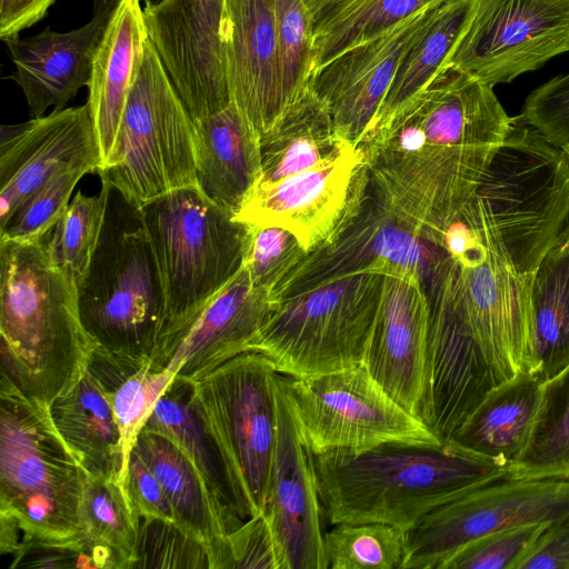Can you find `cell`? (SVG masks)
<instances>
[{
	"mask_svg": "<svg viewBox=\"0 0 569 569\" xmlns=\"http://www.w3.org/2000/svg\"><path fill=\"white\" fill-rule=\"evenodd\" d=\"M512 122L492 87L446 64L358 148L378 197L426 238H438Z\"/></svg>",
	"mask_w": 569,
	"mask_h": 569,
	"instance_id": "6da1fadb",
	"label": "cell"
},
{
	"mask_svg": "<svg viewBox=\"0 0 569 569\" xmlns=\"http://www.w3.org/2000/svg\"><path fill=\"white\" fill-rule=\"evenodd\" d=\"M568 222L567 157L517 117L445 229L441 247L461 267L492 257L532 274Z\"/></svg>",
	"mask_w": 569,
	"mask_h": 569,
	"instance_id": "7a4b0ae2",
	"label": "cell"
},
{
	"mask_svg": "<svg viewBox=\"0 0 569 569\" xmlns=\"http://www.w3.org/2000/svg\"><path fill=\"white\" fill-rule=\"evenodd\" d=\"M322 513L340 522H381L408 531L438 506L511 466L451 442L391 441L313 455Z\"/></svg>",
	"mask_w": 569,
	"mask_h": 569,
	"instance_id": "3957f363",
	"label": "cell"
},
{
	"mask_svg": "<svg viewBox=\"0 0 569 569\" xmlns=\"http://www.w3.org/2000/svg\"><path fill=\"white\" fill-rule=\"evenodd\" d=\"M47 237L0 239L1 372L46 405L84 376L96 341L82 326L74 280L53 264Z\"/></svg>",
	"mask_w": 569,
	"mask_h": 569,
	"instance_id": "277c9868",
	"label": "cell"
},
{
	"mask_svg": "<svg viewBox=\"0 0 569 569\" xmlns=\"http://www.w3.org/2000/svg\"><path fill=\"white\" fill-rule=\"evenodd\" d=\"M101 182L106 210L89 263L76 282L79 316L98 347L153 360L167 320L160 268L141 206Z\"/></svg>",
	"mask_w": 569,
	"mask_h": 569,
	"instance_id": "5b68a950",
	"label": "cell"
},
{
	"mask_svg": "<svg viewBox=\"0 0 569 569\" xmlns=\"http://www.w3.org/2000/svg\"><path fill=\"white\" fill-rule=\"evenodd\" d=\"M84 470L56 430L48 405L0 379V516L22 540H79Z\"/></svg>",
	"mask_w": 569,
	"mask_h": 569,
	"instance_id": "8992f818",
	"label": "cell"
},
{
	"mask_svg": "<svg viewBox=\"0 0 569 569\" xmlns=\"http://www.w3.org/2000/svg\"><path fill=\"white\" fill-rule=\"evenodd\" d=\"M141 211L167 300L160 348L242 269L251 226L213 203L197 186L157 197Z\"/></svg>",
	"mask_w": 569,
	"mask_h": 569,
	"instance_id": "52a82bcc",
	"label": "cell"
},
{
	"mask_svg": "<svg viewBox=\"0 0 569 569\" xmlns=\"http://www.w3.org/2000/svg\"><path fill=\"white\" fill-rule=\"evenodd\" d=\"M382 283L381 273H353L278 300L250 351L300 379L362 366Z\"/></svg>",
	"mask_w": 569,
	"mask_h": 569,
	"instance_id": "ba28073f",
	"label": "cell"
},
{
	"mask_svg": "<svg viewBox=\"0 0 569 569\" xmlns=\"http://www.w3.org/2000/svg\"><path fill=\"white\" fill-rule=\"evenodd\" d=\"M98 173L140 206L196 186L194 123L150 38L111 153Z\"/></svg>",
	"mask_w": 569,
	"mask_h": 569,
	"instance_id": "9c48e42d",
	"label": "cell"
},
{
	"mask_svg": "<svg viewBox=\"0 0 569 569\" xmlns=\"http://www.w3.org/2000/svg\"><path fill=\"white\" fill-rule=\"evenodd\" d=\"M273 363L242 352L192 380L196 408L226 468L243 520L263 512L276 446Z\"/></svg>",
	"mask_w": 569,
	"mask_h": 569,
	"instance_id": "30bf717a",
	"label": "cell"
},
{
	"mask_svg": "<svg viewBox=\"0 0 569 569\" xmlns=\"http://www.w3.org/2000/svg\"><path fill=\"white\" fill-rule=\"evenodd\" d=\"M455 267L442 248L389 208L367 183L351 213L333 236L310 251L273 292L280 300L328 280L353 273L419 277L429 299Z\"/></svg>",
	"mask_w": 569,
	"mask_h": 569,
	"instance_id": "8fae6325",
	"label": "cell"
},
{
	"mask_svg": "<svg viewBox=\"0 0 569 569\" xmlns=\"http://www.w3.org/2000/svg\"><path fill=\"white\" fill-rule=\"evenodd\" d=\"M281 379L301 437L313 455L391 441L441 442L363 365L302 379L281 375Z\"/></svg>",
	"mask_w": 569,
	"mask_h": 569,
	"instance_id": "7c38bea8",
	"label": "cell"
},
{
	"mask_svg": "<svg viewBox=\"0 0 569 569\" xmlns=\"http://www.w3.org/2000/svg\"><path fill=\"white\" fill-rule=\"evenodd\" d=\"M568 518L569 477H517L510 469L425 515L407 531L401 569H442L485 535Z\"/></svg>",
	"mask_w": 569,
	"mask_h": 569,
	"instance_id": "4fadbf2b",
	"label": "cell"
},
{
	"mask_svg": "<svg viewBox=\"0 0 569 569\" xmlns=\"http://www.w3.org/2000/svg\"><path fill=\"white\" fill-rule=\"evenodd\" d=\"M569 51V0H477L447 64L495 87Z\"/></svg>",
	"mask_w": 569,
	"mask_h": 569,
	"instance_id": "5bb4252c",
	"label": "cell"
},
{
	"mask_svg": "<svg viewBox=\"0 0 569 569\" xmlns=\"http://www.w3.org/2000/svg\"><path fill=\"white\" fill-rule=\"evenodd\" d=\"M531 278L487 257L472 267L456 263L446 281L455 307L500 386L532 368Z\"/></svg>",
	"mask_w": 569,
	"mask_h": 569,
	"instance_id": "9a60e30c",
	"label": "cell"
},
{
	"mask_svg": "<svg viewBox=\"0 0 569 569\" xmlns=\"http://www.w3.org/2000/svg\"><path fill=\"white\" fill-rule=\"evenodd\" d=\"M368 180L365 153L340 158L272 183H259L234 218L289 230L310 252L329 240L356 207Z\"/></svg>",
	"mask_w": 569,
	"mask_h": 569,
	"instance_id": "2e32d148",
	"label": "cell"
},
{
	"mask_svg": "<svg viewBox=\"0 0 569 569\" xmlns=\"http://www.w3.org/2000/svg\"><path fill=\"white\" fill-rule=\"evenodd\" d=\"M441 4L425 8L311 70L308 87L326 107L339 137L350 146L358 148L363 140L403 54Z\"/></svg>",
	"mask_w": 569,
	"mask_h": 569,
	"instance_id": "e0dca14e",
	"label": "cell"
},
{
	"mask_svg": "<svg viewBox=\"0 0 569 569\" xmlns=\"http://www.w3.org/2000/svg\"><path fill=\"white\" fill-rule=\"evenodd\" d=\"M102 156L88 103L1 127L0 230L51 178L72 169L99 171Z\"/></svg>",
	"mask_w": 569,
	"mask_h": 569,
	"instance_id": "ac0fdd59",
	"label": "cell"
},
{
	"mask_svg": "<svg viewBox=\"0 0 569 569\" xmlns=\"http://www.w3.org/2000/svg\"><path fill=\"white\" fill-rule=\"evenodd\" d=\"M274 391L276 446L262 513L276 538L283 569H327L313 453L301 437L279 372Z\"/></svg>",
	"mask_w": 569,
	"mask_h": 569,
	"instance_id": "d6986e66",
	"label": "cell"
},
{
	"mask_svg": "<svg viewBox=\"0 0 569 569\" xmlns=\"http://www.w3.org/2000/svg\"><path fill=\"white\" fill-rule=\"evenodd\" d=\"M222 0H166L143 9L149 38L193 121L231 102L219 39Z\"/></svg>",
	"mask_w": 569,
	"mask_h": 569,
	"instance_id": "ffe728a7",
	"label": "cell"
},
{
	"mask_svg": "<svg viewBox=\"0 0 569 569\" xmlns=\"http://www.w3.org/2000/svg\"><path fill=\"white\" fill-rule=\"evenodd\" d=\"M219 39L231 101L260 139L286 111L273 0H222Z\"/></svg>",
	"mask_w": 569,
	"mask_h": 569,
	"instance_id": "44dd1931",
	"label": "cell"
},
{
	"mask_svg": "<svg viewBox=\"0 0 569 569\" xmlns=\"http://www.w3.org/2000/svg\"><path fill=\"white\" fill-rule=\"evenodd\" d=\"M278 300L256 288L242 269L159 348L153 361L196 380L250 351Z\"/></svg>",
	"mask_w": 569,
	"mask_h": 569,
	"instance_id": "7402d4cb",
	"label": "cell"
},
{
	"mask_svg": "<svg viewBox=\"0 0 569 569\" xmlns=\"http://www.w3.org/2000/svg\"><path fill=\"white\" fill-rule=\"evenodd\" d=\"M429 322L430 301L422 280L383 274L379 311L363 366L396 402L419 419Z\"/></svg>",
	"mask_w": 569,
	"mask_h": 569,
	"instance_id": "603a6c76",
	"label": "cell"
},
{
	"mask_svg": "<svg viewBox=\"0 0 569 569\" xmlns=\"http://www.w3.org/2000/svg\"><path fill=\"white\" fill-rule=\"evenodd\" d=\"M114 6H100L83 27L4 40L14 64L11 78L21 88L29 114L39 118L53 107L64 109L78 90L88 87L93 60Z\"/></svg>",
	"mask_w": 569,
	"mask_h": 569,
	"instance_id": "cb8c5ba5",
	"label": "cell"
},
{
	"mask_svg": "<svg viewBox=\"0 0 569 569\" xmlns=\"http://www.w3.org/2000/svg\"><path fill=\"white\" fill-rule=\"evenodd\" d=\"M193 123L196 186L236 216L261 178L259 137L232 101Z\"/></svg>",
	"mask_w": 569,
	"mask_h": 569,
	"instance_id": "d4e9b609",
	"label": "cell"
},
{
	"mask_svg": "<svg viewBox=\"0 0 569 569\" xmlns=\"http://www.w3.org/2000/svg\"><path fill=\"white\" fill-rule=\"evenodd\" d=\"M148 38L141 1L118 0L97 50L88 84L87 103L102 156V167L111 153L139 57Z\"/></svg>",
	"mask_w": 569,
	"mask_h": 569,
	"instance_id": "484cf974",
	"label": "cell"
},
{
	"mask_svg": "<svg viewBox=\"0 0 569 569\" xmlns=\"http://www.w3.org/2000/svg\"><path fill=\"white\" fill-rule=\"evenodd\" d=\"M138 451L166 493L176 522L211 549L246 520L210 490L191 460L162 433L142 429Z\"/></svg>",
	"mask_w": 569,
	"mask_h": 569,
	"instance_id": "4316f807",
	"label": "cell"
},
{
	"mask_svg": "<svg viewBox=\"0 0 569 569\" xmlns=\"http://www.w3.org/2000/svg\"><path fill=\"white\" fill-rule=\"evenodd\" d=\"M48 409L56 430L84 472L114 481L126 491L128 466L120 430L93 376L87 370L80 381L48 405Z\"/></svg>",
	"mask_w": 569,
	"mask_h": 569,
	"instance_id": "83f0119b",
	"label": "cell"
},
{
	"mask_svg": "<svg viewBox=\"0 0 569 569\" xmlns=\"http://www.w3.org/2000/svg\"><path fill=\"white\" fill-rule=\"evenodd\" d=\"M543 383L538 373L526 371L497 387L448 442L512 467L528 443Z\"/></svg>",
	"mask_w": 569,
	"mask_h": 569,
	"instance_id": "f1b7e54d",
	"label": "cell"
},
{
	"mask_svg": "<svg viewBox=\"0 0 569 569\" xmlns=\"http://www.w3.org/2000/svg\"><path fill=\"white\" fill-rule=\"evenodd\" d=\"M259 140L261 178L258 184L280 181L356 149L339 137L329 112L308 84Z\"/></svg>",
	"mask_w": 569,
	"mask_h": 569,
	"instance_id": "f546056e",
	"label": "cell"
},
{
	"mask_svg": "<svg viewBox=\"0 0 569 569\" xmlns=\"http://www.w3.org/2000/svg\"><path fill=\"white\" fill-rule=\"evenodd\" d=\"M530 339L531 371L545 381L569 366V222L532 273Z\"/></svg>",
	"mask_w": 569,
	"mask_h": 569,
	"instance_id": "4dcf8cb0",
	"label": "cell"
},
{
	"mask_svg": "<svg viewBox=\"0 0 569 569\" xmlns=\"http://www.w3.org/2000/svg\"><path fill=\"white\" fill-rule=\"evenodd\" d=\"M88 371L100 385L111 406L128 466L139 433L177 375L152 360L134 359L98 346Z\"/></svg>",
	"mask_w": 569,
	"mask_h": 569,
	"instance_id": "1f68e13d",
	"label": "cell"
},
{
	"mask_svg": "<svg viewBox=\"0 0 569 569\" xmlns=\"http://www.w3.org/2000/svg\"><path fill=\"white\" fill-rule=\"evenodd\" d=\"M476 3L477 0H450L439 7L433 19L403 54L363 140L427 87L447 64L469 26Z\"/></svg>",
	"mask_w": 569,
	"mask_h": 569,
	"instance_id": "d6a6232c",
	"label": "cell"
},
{
	"mask_svg": "<svg viewBox=\"0 0 569 569\" xmlns=\"http://www.w3.org/2000/svg\"><path fill=\"white\" fill-rule=\"evenodd\" d=\"M143 429L162 433L179 447L212 493L242 518L221 457L196 408L192 380L177 375L159 398Z\"/></svg>",
	"mask_w": 569,
	"mask_h": 569,
	"instance_id": "836d02e7",
	"label": "cell"
},
{
	"mask_svg": "<svg viewBox=\"0 0 569 569\" xmlns=\"http://www.w3.org/2000/svg\"><path fill=\"white\" fill-rule=\"evenodd\" d=\"M511 472L517 477H569V366L545 381L528 443Z\"/></svg>",
	"mask_w": 569,
	"mask_h": 569,
	"instance_id": "e575fe53",
	"label": "cell"
},
{
	"mask_svg": "<svg viewBox=\"0 0 569 569\" xmlns=\"http://www.w3.org/2000/svg\"><path fill=\"white\" fill-rule=\"evenodd\" d=\"M450 0H356L315 32L312 68L391 30L427 7Z\"/></svg>",
	"mask_w": 569,
	"mask_h": 569,
	"instance_id": "d590c367",
	"label": "cell"
},
{
	"mask_svg": "<svg viewBox=\"0 0 569 569\" xmlns=\"http://www.w3.org/2000/svg\"><path fill=\"white\" fill-rule=\"evenodd\" d=\"M139 520L119 483L84 475L80 506L81 535L96 547L114 553L124 569H131L134 561Z\"/></svg>",
	"mask_w": 569,
	"mask_h": 569,
	"instance_id": "8d00e7d4",
	"label": "cell"
},
{
	"mask_svg": "<svg viewBox=\"0 0 569 569\" xmlns=\"http://www.w3.org/2000/svg\"><path fill=\"white\" fill-rule=\"evenodd\" d=\"M327 569H401L407 531L381 522H340L325 532Z\"/></svg>",
	"mask_w": 569,
	"mask_h": 569,
	"instance_id": "74e56055",
	"label": "cell"
},
{
	"mask_svg": "<svg viewBox=\"0 0 569 569\" xmlns=\"http://www.w3.org/2000/svg\"><path fill=\"white\" fill-rule=\"evenodd\" d=\"M106 210V189L99 194L77 192L47 241L54 266L77 282L83 274L98 241Z\"/></svg>",
	"mask_w": 569,
	"mask_h": 569,
	"instance_id": "f35d334b",
	"label": "cell"
},
{
	"mask_svg": "<svg viewBox=\"0 0 569 569\" xmlns=\"http://www.w3.org/2000/svg\"><path fill=\"white\" fill-rule=\"evenodd\" d=\"M286 110L307 87L312 68L315 26L303 0H273Z\"/></svg>",
	"mask_w": 569,
	"mask_h": 569,
	"instance_id": "ab89813d",
	"label": "cell"
},
{
	"mask_svg": "<svg viewBox=\"0 0 569 569\" xmlns=\"http://www.w3.org/2000/svg\"><path fill=\"white\" fill-rule=\"evenodd\" d=\"M136 568L210 569L208 548L176 521L140 518L131 565Z\"/></svg>",
	"mask_w": 569,
	"mask_h": 569,
	"instance_id": "60d3db41",
	"label": "cell"
},
{
	"mask_svg": "<svg viewBox=\"0 0 569 569\" xmlns=\"http://www.w3.org/2000/svg\"><path fill=\"white\" fill-rule=\"evenodd\" d=\"M88 173L84 169L64 171L32 193L0 230V239L22 242L47 237L69 204L78 181Z\"/></svg>",
	"mask_w": 569,
	"mask_h": 569,
	"instance_id": "b9f144b4",
	"label": "cell"
},
{
	"mask_svg": "<svg viewBox=\"0 0 569 569\" xmlns=\"http://www.w3.org/2000/svg\"><path fill=\"white\" fill-rule=\"evenodd\" d=\"M250 226L244 267L252 284L273 296L282 280L309 252L293 233L282 227Z\"/></svg>",
	"mask_w": 569,
	"mask_h": 569,
	"instance_id": "7bdbcfd3",
	"label": "cell"
},
{
	"mask_svg": "<svg viewBox=\"0 0 569 569\" xmlns=\"http://www.w3.org/2000/svg\"><path fill=\"white\" fill-rule=\"evenodd\" d=\"M551 523H531L485 535L460 548L442 569H517Z\"/></svg>",
	"mask_w": 569,
	"mask_h": 569,
	"instance_id": "ee69618b",
	"label": "cell"
},
{
	"mask_svg": "<svg viewBox=\"0 0 569 569\" xmlns=\"http://www.w3.org/2000/svg\"><path fill=\"white\" fill-rule=\"evenodd\" d=\"M210 569H283L271 527L263 513L247 519L209 553Z\"/></svg>",
	"mask_w": 569,
	"mask_h": 569,
	"instance_id": "f6af8a7d",
	"label": "cell"
},
{
	"mask_svg": "<svg viewBox=\"0 0 569 569\" xmlns=\"http://www.w3.org/2000/svg\"><path fill=\"white\" fill-rule=\"evenodd\" d=\"M519 119L549 143H569V72L536 88L526 99Z\"/></svg>",
	"mask_w": 569,
	"mask_h": 569,
	"instance_id": "bcb514c9",
	"label": "cell"
},
{
	"mask_svg": "<svg viewBox=\"0 0 569 569\" xmlns=\"http://www.w3.org/2000/svg\"><path fill=\"white\" fill-rule=\"evenodd\" d=\"M126 491L133 513L140 518L176 521L171 505L159 481L136 449L127 468Z\"/></svg>",
	"mask_w": 569,
	"mask_h": 569,
	"instance_id": "7dc6e473",
	"label": "cell"
},
{
	"mask_svg": "<svg viewBox=\"0 0 569 569\" xmlns=\"http://www.w3.org/2000/svg\"><path fill=\"white\" fill-rule=\"evenodd\" d=\"M517 569H569V518L547 527Z\"/></svg>",
	"mask_w": 569,
	"mask_h": 569,
	"instance_id": "c3c4849f",
	"label": "cell"
},
{
	"mask_svg": "<svg viewBox=\"0 0 569 569\" xmlns=\"http://www.w3.org/2000/svg\"><path fill=\"white\" fill-rule=\"evenodd\" d=\"M56 0H0V38L4 41L40 21Z\"/></svg>",
	"mask_w": 569,
	"mask_h": 569,
	"instance_id": "681fc988",
	"label": "cell"
},
{
	"mask_svg": "<svg viewBox=\"0 0 569 569\" xmlns=\"http://www.w3.org/2000/svg\"><path fill=\"white\" fill-rule=\"evenodd\" d=\"M312 17L316 30L339 14L356 0H303Z\"/></svg>",
	"mask_w": 569,
	"mask_h": 569,
	"instance_id": "f907efd6",
	"label": "cell"
},
{
	"mask_svg": "<svg viewBox=\"0 0 569 569\" xmlns=\"http://www.w3.org/2000/svg\"><path fill=\"white\" fill-rule=\"evenodd\" d=\"M143 3V9H153L162 4L166 0H140Z\"/></svg>",
	"mask_w": 569,
	"mask_h": 569,
	"instance_id": "816d5d0a",
	"label": "cell"
},
{
	"mask_svg": "<svg viewBox=\"0 0 569 569\" xmlns=\"http://www.w3.org/2000/svg\"><path fill=\"white\" fill-rule=\"evenodd\" d=\"M102 3L101 6H116V3L118 2V0H101Z\"/></svg>",
	"mask_w": 569,
	"mask_h": 569,
	"instance_id": "f5cc1de1",
	"label": "cell"
},
{
	"mask_svg": "<svg viewBox=\"0 0 569 569\" xmlns=\"http://www.w3.org/2000/svg\"><path fill=\"white\" fill-rule=\"evenodd\" d=\"M561 150L563 151V153L566 154L567 157V160L569 162V143L566 144L565 147L561 148Z\"/></svg>",
	"mask_w": 569,
	"mask_h": 569,
	"instance_id": "db71d44e",
	"label": "cell"
}]
</instances>
